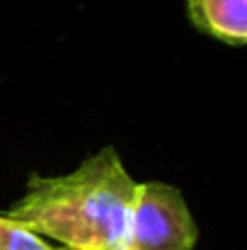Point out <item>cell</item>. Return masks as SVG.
<instances>
[{"label": "cell", "instance_id": "1", "mask_svg": "<svg viewBox=\"0 0 247 250\" xmlns=\"http://www.w3.org/2000/svg\"><path fill=\"white\" fill-rule=\"evenodd\" d=\"M138 182L119 151L104 146L66 175H29L24 194L5 211L12 221L68 250H124Z\"/></svg>", "mask_w": 247, "mask_h": 250}, {"label": "cell", "instance_id": "2", "mask_svg": "<svg viewBox=\"0 0 247 250\" xmlns=\"http://www.w3.org/2000/svg\"><path fill=\"white\" fill-rule=\"evenodd\" d=\"M199 226L174 185L138 182L124 250H194Z\"/></svg>", "mask_w": 247, "mask_h": 250}, {"label": "cell", "instance_id": "3", "mask_svg": "<svg viewBox=\"0 0 247 250\" xmlns=\"http://www.w3.org/2000/svg\"><path fill=\"white\" fill-rule=\"evenodd\" d=\"M187 17L201 34L228 46H245L247 0H187Z\"/></svg>", "mask_w": 247, "mask_h": 250}, {"label": "cell", "instance_id": "4", "mask_svg": "<svg viewBox=\"0 0 247 250\" xmlns=\"http://www.w3.org/2000/svg\"><path fill=\"white\" fill-rule=\"evenodd\" d=\"M44 238H39L37 233L27 231L24 226H19L17 221H12L10 216L0 214V250H51Z\"/></svg>", "mask_w": 247, "mask_h": 250}, {"label": "cell", "instance_id": "5", "mask_svg": "<svg viewBox=\"0 0 247 250\" xmlns=\"http://www.w3.org/2000/svg\"><path fill=\"white\" fill-rule=\"evenodd\" d=\"M51 250H68V248H51Z\"/></svg>", "mask_w": 247, "mask_h": 250}]
</instances>
